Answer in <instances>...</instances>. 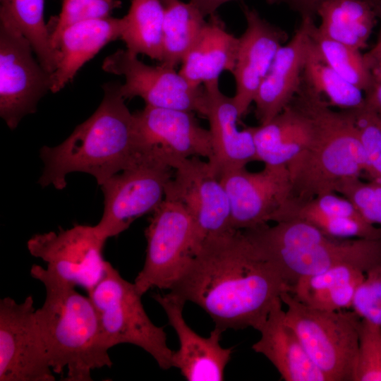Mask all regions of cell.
I'll return each instance as SVG.
<instances>
[{
  "mask_svg": "<svg viewBox=\"0 0 381 381\" xmlns=\"http://www.w3.org/2000/svg\"><path fill=\"white\" fill-rule=\"evenodd\" d=\"M169 291L198 305L223 331H259L289 286L254 253L242 231L234 230L204 241Z\"/></svg>",
  "mask_w": 381,
  "mask_h": 381,
  "instance_id": "cell-1",
  "label": "cell"
},
{
  "mask_svg": "<svg viewBox=\"0 0 381 381\" xmlns=\"http://www.w3.org/2000/svg\"><path fill=\"white\" fill-rule=\"evenodd\" d=\"M121 85L104 83L103 99L94 114L59 145L42 147L44 167L38 183L42 187L61 190L66 176L75 171L93 176L101 186L138 157L135 119L125 104Z\"/></svg>",
  "mask_w": 381,
  "mask_h": 381,
  "instance_id": "cell-2",
  "label": "cell"
},
{
  "mask_svg": "<svg viewBox=\"0 0 381 381\" xmlns=\"http://www.w3.org/2000/svg\"><path fill=\"white\" fill-rule=\"evenodd\" d=\"M291 103L312 124L310 140L287 164L290 198L307 200L336 192L344 181L370 174V164L353 111L333 110L327 102L303 82Z\"/></svg>",
  "mask_w": 381,
  "mask_h": 381,
  "instance_id": "cell-3",
  "label": "cell"
},
{
  "mask_svg": "<svg viewBox=\"0 0 381 381\" xmlns=\"http://www.w3.org/2000/svg\"><path fill=\"white\" fill-rule=\"evenodd\" d=\"M30 275L46 291L44 303L35 314L54 373L65 381H92L94 370L111 368L109 349L90 297L40 265H33Z\"/></svg>",
  "mask_w": 381,
  "mask_h": 381,
  "instance_id": "cell-4",
  "label": "cell"
},
{
  "mask_svg": "<svg viewBox=\"0 0 381 381\" xmlns=\"http://www.w3.org/2000/svg\"><path fill=\"white\" fill-rule=\"evenodd\" d=\"M267 225L257 243L250 246L270 263L290 287L298 279L350 265L367 272L381 265V238H337L301 219H286Z\"/></svg>",
  "mask_w": 381,
  "mask_h": 381,
  "instance_id": "cell-5",
  "label": "cell"
},
{
  "mask_svg": "<svg viewBox=\"0 0 381 381\" xmlns=\"http://www.w3.org/2000/svg\"><path fill=\"white\" fill-rule=\"evenodd\" d=\"M280 298L286 323L296 332L327 381H352L361 318L352 310H325L307 306L290 292Z\"/></svg>",
  "mask_w": 381,
  "mask_h": 381,
  "instance_id": "cell-6",
  "label": "cell"
},
{
  "mask_svg": "<svg viewBox=\"0 0 381 381\" xmlns=\"http://www.w3.org/2000/svg\"><path fill=\"white\" fill-rule=\"evenodd\" d=\"M87 293L109 349L133 344L152 356L162 369L172 367L174 351L167 345L166 332L148 317L134 282L123 279L108 262L104 277Z\"/></svg>",
  "mask_w": 381,
  "mask_h": 381,
  "instance_id": "cell-7",
  "label": "cell"
},
{
  "mask_svg": "<svg viewBox=\"0 0 381 381\" xmlns=\"http://www.w3.org/2000/svg\"><path fill=\"white\" fill-rule=\"evenodd\" d=\"M145 229L146 256L134 284L143 296L150 289H171L198 250L193 222L179 202L165 198Z\"/></svg>",
  "mask_w": 381,
  "mask_h": 381,
  "instance_id": "cell-8",
  "label": "cell"
},
{
  "mask_svg": "<svg viewBox=\"0 0 381 381\" xmlns=\"http://www.w3.org/2000/svg\"><path fill=\"white\" fill-rule=\"evenodd\" d=\"M174 173L166 163L140 154L130 166L107 179L101 185L104 212L95 225L99 234L107 240L137 218L153 212L164 200Z\"/></svg>",
  "mask_w": 381,
  "mask_h": 381,
  "instance_id": "cell-9",
  "label": "cell"
},
{
  "mask_svg": "<svg viewBox=\"0 0 381 381\" xmlns=\"http://www.w3.org/2000/svg\"><path fill=\"white\" fill-rule=\"evenodd\" d=\"M33 53L22 32L0 18V116L11 129L35 112L39 101L51 90L52 75Z\"/></svg>",
  "mask_w": 381,
  "mask_h": 381,
  "instance_id": "cell-10",
  "label": "cell"
},
{
  "mask_svg": "<svg viewBox=\"0 0 381 381\" xmlns=\"http://www.w3.org/2000/svg\"><path fill=\"white\" fill-rule=\"evenodd\" d=\"M107 239L95 226L75 225L58 232L35 234L27 242L30 253L47 263L48 273L61 282L87 292L104 275L103 258Z\"/></svg>",
  "mask_w": 381,
  "mask_h": 381,
  "instance_id": "cell-11",
  "label": "cell"
},
{
  "mask_svg": "<svg viewBox=\"0 0 381 381\" xmlns=\"http://www.w3.org/2000/svg\"><path fill=\"white\" fill-rule=\"evenodd\" d=\"M165 198L179 202L190 216L198 250L206 239L234 231L227 193L209 162L199 157L175 162Z\"/></svg>",
  "mask_w": 381,
  "mask_h": 381,
  "instance_id": "cell-12",
  "label": "cell"
},
{
  "mask_svg": "<svg viewBox=\"0 0 381 381\" xmlns=\"http://www.w3.org/2000/svg\"><path fill=\"white\" fill-rule=\"evenodd\" d=\"M104 71L125 78L121 94L125 99L142 98L146 105L196 112L204 116L205 92L190 83L174 68L149 66L127 49H118L103 61Z\"/></svg>",
  "mask_w": 381,
  "mask_h": 381,
  "instance_id": "cell-13",
  "label": "cell"
},
{
  "mask_svg": "<svg viewBox=\"0 0 381 381\" xmlns=\"http://www.w3.org/2000/svg\"><path fill=\"white\" fill-rule=\"evenodd\" d=\"M32 296L0 300V381H54Z\"/></svg>",
  "mask_w": 381,
  "mask_h": 381,
  "instance_id": "cell-14",
  "label": "cell"
},
{
  "mask_svg": "<svg viewBox=\"0 0 381 381\" xmlns=\"http://www.w3.org/2000/svg\"><path fill=\"white\" fill-rule=\"evenodd\" d=\"M133 114L140 154L171 167L175 162L192 157L212 158L209 129L200 126L193 112L146 105Z\"/></svg>",
  "mask_w": 381,
  "mask_h": 381,
  "instance_id": "cell-15",
  "label": "cell"
},
{
  "mask_svg": "<svg viewBox=\"0 0 381 381\" xmlns=\"http://www.w3.org/2000/svg\"><path fill=\"white\" fill-rule=\"evenodd\" d=\"M219 180L229 200L234 230L256 228L273 219L291 195V183L286 165L265 164L260 171L246 167L224 172Z\"/></svg>",
  "mask_w": 381,
  "mask_h": 381,
  "instance_id": "cell-16",
  "label": "cell"
},
{
  "mask_svg": "<svg viewBox=\"0 0 381 381\" xmlns=\"http://www.w3.org/2000/svg\"><path fill=\"white\" fill-rule=\"evenodd\" d=\"M153 298L162 307L179 341V348L173 352L172 367L180 370L188 381H222L229 362L232 349L220 344L222 329L214 327L208 337L194 332L183 316L186 301L169 293L157 294Z\"/></svg>",
  "mask_w": 381,
  "mask_h": 381,
  "instance_id": "cell-17",
  "label": "cell"
},
{
  "mask_svg": "<svg viewBox=\"0 0 381 381\" xmlns=\"http://www.w3.org/2000/svg\"><path fill=\"white\" fill-rule=\"evenodd\" d=\"M246 28L238 37L236 62L232 72L236 82L233 97L240 118L254 102L257 91L269 71L287 33L264 18L254 8H243Z\"/></svg>",
  "mask_w": 381,
  "mask_h": 381,
  "instance_id": "cell-18",
  "label": "cell"
},
{
  "mask_svg": "<svg viewBox=\"0 0 381 381\" xmlns=\"http://www.w3.org/2000/svg\"><path fill=\"white\" fill-rule=\"evenodd\" d=\"M205 109L204 117L209 121L213 155L207 160L214 174L246 167L256 161L252 127L239 130L240 119L233 97L224 95L218 80L204 85Z\"/></svg>",
  "mask_w": 381,
  "mask_h": 381,
  "instance_id": "cell-19",
  "label": "cell"
},
{
  "mask_svg": "<svg viewBox=\"0 0 381 381\" xmlns=\"http://www.w3.org/2000/svg\"><path fill=\"white\" fill-rule=\"evenodd\" d=\"M312 18H301L291 40L278 50L254 99L255 115L265 124L282 112L298 92L310 43Z\"/></svg>",
  "mask_w": 381,
  "mask_h": 381,
  "instance_id": "cell-20",
  "label": "cell"
},
{
  "mask_svg": "<svg viewBox=\"0 0 381 381\" xmlns=\"http://www.w3.org/2000/svg\"><path fill=\"white\" fill-rule=\"evenodd\" d=\"M259 332L254 351L265 356L286 381H327L314 364L296 332L286 323L281 298L277 299Z\"/></svg>",
  "mask_w": 381,
  "mask_h": 381,
  "instance_id": "cell-21",
  "label": "cell"
},
{
  "mask_svg": "<svg viewBox=\"0 0 381 381\" xmlns=\"http://www.w3.org/2000/svg\"><path fill=\"white\" fill-rule=\"evenodd\" d=\"M123 30V18L112 17L80 22L64 30L52 42L59 59L52 75L50 91L63 89L106 44L121 39Z\"/></svg>",
  "mask_w": 381,
  "mask_h": 381,
  "instance_id": "cell-22",
  "label": "cell"
},
{
  "mask_svg": "<svg viewBox=\"0 0 381 381\" xmlns=\"http://www.w3.org/2000/svg\"><path fill=\"white\" fill-rule=\"evenodd\" d=\"M238 47V37L227 32L214 13L183 58L179 73L195 86L217 81L223 71H234Z\"/></svg>",
  "mask_w": 381,
  "mask_h": 381,
  "instance_id": "cell-23",
  "label": "cell"
},
{
  "mask_svg": "<svg viewBox=\"0 0 381 381\" xmlns=\"http://www.w3.org/2000/svg\"><path fill=\"white\" fill-rule=\"evenodd\" d=\"M256 161L267 165H286L308 145L312 124L309 117L290 103L265 124L252 127Z\"/></svg>",
  "mask_w": 381,
  "mask_h": 381,
  "instance_id": "cell-24",
  "label": "cell"
},
{
  "mask_svg": "<svg viewBox=\"0 0 381 381\" xmlns=\"http://www.w3.org/2000/svg\"><path fill=\"white\" fill-rule=\"evenodd\" d=\"M318 31L335 41L361 50L381 14L368 0H322L316 9Z\"/></svg>",
  "mask_w": 381,
  "mask_h": 381,
  "instance_id": "cell-25",
  "label": "cell"
},
{
  "mask_svg": "<svg viewBox=\"0 0 381 381\" xmlns=\"http://www.w3.org/2000/svg\"><path fill=\"white\" fill-rule=\"evenodd\" d=\"M365 274L353 265H338L298 279L289 292L298 301L318 309H351L355 292Z\"/></svg>",
  "mask_w": 381,
  "mask_h": 381,
  "instance_id": "cell-26",
  "label": "cell"
},
{
  "mask_svg": "<svg viewBox=\"0 0 381 381\" xmlns=\"http://www.w3.org/2000/svg\"><path fill=\"white\" fill-rule=\"evenodd\" d=\"M164 9L161 0H131L121 36L128 51L162 61Z\"/></svg>",
  "mask_w": 381,
  "mask_h": 381,
  "instance_id": "cell-27",
  "label": "cell"
},
{
  "mask_svg": "<svg viewBox=\"0 0 381 381\" xmlns=\"http://www.w3.org/2000/svg\"><path fill=\"white\" fill-rule=\"evenodd\" d=\"M44 8V0H0V18L13 23L22 32L42 66L52 75L59 56L50 41Z\"/></svg>",
  "mask_w": 381,
  "mask_h": 381,
  "instance_id": "cell-28",
  "label": "cell"
},
{
  "mask_svg": "<svg viewBox=\"0 0 381 381\" xmlns=\"http://www.w3.org/2000/svg\"><path fill=\"white\" fill-rule=\"evenodd\" d=\"M164 8L161 64L174 68L193 47L206 21L190 1L176 0Z\"/></svg>",
  "mask_w": 381,
  "mask_h": 381,
  "instance_id": "cell-29",
  "label": "cell"
},
{
  "mask_svg": "<svg viewBox=\"0 0 381 381\" xmlns=\"http://www.w3.org/2000/svg\"><path fill=\"white\" fill-rule=\"evenodd\" d=\"M302 81L321 95L331 107L351 111L365 107L363 91L344 80L322 60L314 48L310 37Z\"/></svg>",
  "mask_w": 381,
  "mask_h": 381,
  "instance_id": "cell-30",
  "label": "cell"
},
{
  "mask_svg": "<svg viewBox=\"0 0 381 381\" xmlns=\"http://www.w3.org/2000/svg\"><path fill=\"white\" fill-rule=\"evenodd\" d=\"M313 45L322 60L344 80L367 93L375 78L365 54L361 50L321 35L315 20L310 25Z\"/></svg>",
  "mask_w": 381,
  "mask_h": 381,
  "instance_id": "cell-31",
  "label": "cell"
},
{
  "mask_svg": "<svg viewBox=\"0 0 381 381\" xmlns=\"http://www.w3.org/2000/svg\"><path fill=\"white\" fill-rule=\"evenodd\" d=\"M306 221L326 235L337 238H379L381 227L372 224L363 217L324 214L284 206L273 222L286 219Z\"/></svg>",
  "mask_w": 381,
  "mask_h": 381,
  "instance_id": "cell-32",
  "label": "cell"
},
{
  "mask_svg": "<svg viewBox=\"0 0 381 381\" xmlns=\"http://www.w3.org/2000/svg\"><path fill=\"white\" fill-rule=\"evenodd\" d=\"M121 6L119 0H63L59 15L52 17L47 24L52 44L66 28L85 20L111 17L113 11Z\"/></svg>",
  "mask_w": 381,
  "mask_h": 381,
  "instance_id": "cell-33",
  "label": "cell"
},
{
  "mask_svg": "<svg viewBox=\"0 0 381 381\" xmlns=\"http://www.w3.org/2000/svg\"><path fill=\"white\" fill-rule=\"evenodd\" d=\"M352 381H381V326L362 319Z\"/></svg>",
  "mask_w": 381,
  "mask_h": 381,
  "instance_id": "cell-34",
  "label": "cell"
},
{
  "mask_svg": "<svg viewBox=\"0 0 381 381\" xmlns=\"http://www.w3.org/2000/svg\"><path fill=\"white\" fill-rule=\"evenodd\" d=\"M336 192L350 200L365 220L381 227V182L351 178L342 181Z\"/></svg>",
  "mask_w": 381,
  "mask_h": 381,
  "instance_id": "cell-35",
  "label": "cell"
},
{
  "mask_svg": "<svg viewBox=\"0 0 381 381\" xmlns=\"http://www.w3.org/2000/svg\"><path fill=\"white\" fill-rule=\"evenodd\" d=\"M351 309L362 320L381 326V265L365 272Z\"/></svg>",
  "mask_w": 381,
  "mask_h": 381,
  "instance_id": "cell-36",
  "label": "cell"
},
{
  "mask_svg": "<svg viewBox=\"0 0 381 381\" xmlns=\"http://www.w3.org/2000/svg\"><path fill=\"white\" fill-rule=\"evenodd\" d=\"M353 111L370 164L369 176L381 182V131L365 108Z\"/></svg>",
  "mask_w": 381,
  "mask_h": 381,
  "instance_id": "cell-37",
  "label": "cell"
},
{
  "mask_svg": "<svg viewBox=\"0 0 381 381\" xmlns=\"http://www.w3.org/2000/svg\"><path fill=\"white\" fill-rule=\"evenodd\" d=\"M322 0H266L269 4H282L298 13L301 18L316 16V9ZM373 4L381 14V0H368Z\"/></svg>",
  "mask_w": 381,
  "mask_h": 381,
  "instance_id": "cell-38",
  "label": "cell"
},
{
  "mask_svg": "<svg viewBox=\"0 0 381 381\" xmlns=\"http://www.w3.org/2000/svg\"><path fill=\"white\" fill-rule=\"evenodd\" d=\"M365 108L381 119V80H375L371 89L365 94Z\"/></svg>",
  "mask_w": 381,
  "mask_h": 381,
  "instance_id": "cell-39",
  "label": "cell"
},
{
  "mask_svg": "<svg viewBox=\"0 0 381 381\" xmlns=\"http://www.w3.org/2000/svg\"><path fill=\"white\" fill-rule=\"evenodd\" d=\"M380 20L381 22V19ZM365 55L370 65L375 80H381V30L375 46Z\"/></svg>",
  "mask_w": 381,
  "mask_h": 381,
  "instance_id": "cell-40",
  "label": "cell"
},
{
  "mask_svg": "<svg viewBox=\"0 0 381 381\" xmlns=\"http://www.w3.org/2000/svg\"><path fill=\"white\" fill-rule=\"evenodd\" d=\"M234 0H190L205 17L215 13L222 4Z\"/></svg>",
  "mask_w": 381,
  "mask_h": 381,
  "instance_id": "cell-41",
  "label": "cell"
},
{
  "mask_svg": "<svg viewBox=\"0 0 381 381\" xmlns=\"http://www.w3.org/2000/svg\"><path fill=\"white\" fill-rule=\"evenodd\" d=\"M365 110L368 112V114H370V116L371 119H373V121H374V123L377 126V127L381 131V119L377 117L375 114H374L373 113L369 111L366 109H365Z\"/></svg>",
  "mask_w": 381,
  "mask_h": 381,
  "instance_id": "cell-42",
  "label": "cell"
},
{
  "mask_svg": "<svg viewBox=\"0 0 381 381\" xmlns=\"http://www.w3.org/2000/svg\"><path fill=\"white\" fill-rule=\"evenodd\" d=\"M175 1H176V0H161L162 3L163 4L164 7L168 6L170 4L173 3Z\"/></svg>",
  "mask_w": 381,
  "mask_h": 381,
  "instance_id": "cell-43",
  "label": "cell"
}]
</instances>
